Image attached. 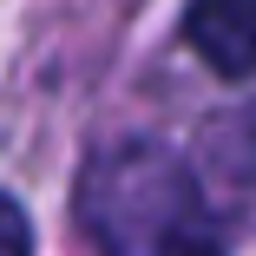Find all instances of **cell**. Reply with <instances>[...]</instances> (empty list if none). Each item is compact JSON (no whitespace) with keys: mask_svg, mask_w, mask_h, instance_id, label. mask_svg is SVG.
Masks as SVG:
<instances>
[{"mask_svg":"<svg viewBox=\"0 0 256 256\" xmlns=\"http://www.w3.org/2000/svg\"><path fill=\"white\" fill-rule=\"evenodd\" d=\"M79 224L106 256H171L197 243L204 197L178 151L132 138L98 151L79 178Z\"/></svg>","mask_w":256,"mask_h":256,"instance_id":"obj_1","label":"cell"},{"mask_svg":"<svg viewBox=\"0 0 256 256\" xmlns=\"http://www.w3.org/2000/svg\"><path fill=\"white\" fill-rule=\"evenodd\" d=\"M0 256H33V224L14 197H0Z\"/></svg>","mask_w":256,"mask_h":256,"instance_id":"obj_4","label":"cell"},{"mask_svg":"<svg viewBox=\"0 0 256 256\" xmlns=\"http://www.w3.org/2000/svg\"><path fill=\"white\" fill-rule=\"evenodd\" d=\"M210 151V171L230 178V184H256V98H243L236 112H224L204 138Z\"/></svg>","mask_w":256,"mask_h":256,"instance_id":"obj_3","label":"cell"},{"mask_svg":"<svg viewBox=\"0 0 256 256\" xmlns=\"http://www.w3.org/2000/svg\"><path fill=\"white\" fill-rule=\"evenodd\" d=\"M184 40L217 79H256V0H190Z\"/></svg>","mask_w":256,"mask_h":256,"instance_id":"obj_2","label":"cell"},{"mask_svg":"<svg viewBox=\"0 0 256 256\" xmlns=\"http://www.w3.org/2000/svg\"><path fill=\"white\" fill-rule=\"evenodd\" d=\"M171 256H217V250H210V243L197 236V243H184V250H171Z\"/></svg>","mask_w":256,"mask_h":256,"instance_id":"obj_5","label":"cell"}]
</instances>
